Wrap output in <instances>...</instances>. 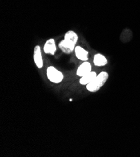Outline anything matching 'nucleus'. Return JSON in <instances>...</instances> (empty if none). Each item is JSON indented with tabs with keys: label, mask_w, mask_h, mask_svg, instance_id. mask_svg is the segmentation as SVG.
Masks as SVG:
<instances>
[{
	"label": "nucleus",
	"mask_w": 140,
	"mask_h": 157,
	"mask_svg": "<svg viewBox=\"0 0 140 157\" xmlns=\"http://www.w3.org/2000/svg\"><path fill=\"white\" fill-rule=\"evenodd\" d=\"M78 41V35L75 31L69 30L65 34L64 39L58 44L60 49L66 54H70L75 50Z\"/></svg>",
	"instance_id": "f257e3e1"
},
{
	"label": "nucleus",
	"mask_w": 140,
	"mask_h": 157,
	"mask_svg": "<svg viewBox=\"0 0 140 157\" xmlns=\"http://www.w3.org/2000/svg\"><path fill=\"white\" fill-rule=\"evenodd\" d=\"M108 77L109 75L107 72L102 71L100 73L94 80L87 85L86 88L87 90L92 93L98 91L105 84Z\"/></svg>",
	"instance_id": "f03ea898"
},
{
	"label": "nucleus",
	"mask_w": 140,
	"mask_h": 157,
	"mask_svg": "<svg viewBox=\"0 0 140 157\" xmlns=\"http://www.w3.org/2000/svg\"><path fill=\"white\" fill-rule=\"evenodd\" d=\"M46 75H47L48 79L54 83H59L64 79L63 73L52 66L47 68Z\"/></svg>",
	"instance_id": "7ed1b4c3"
},
{
	"label": "nucleus",
	"mask_w": 140,
	"mask_h": 157,
	"mask_svg": "<svg viewBox=\"0 0 140 157\" xmlns=\"http://www.w3.org/2000/svg\"><path fill=\"white\" fill-rule=\"evenodd\" d=\"M57 50L55 40L53 38L49 39L46 41L43 46V51L45 53L54 55Z\"/></svg>",
	"instance_id": "20e7f679"
},
{
	"label": "nucleus",
	"mask_w": 140,
	"mask_h": 157,
	"mask_svg": "<svg viewBox=\"0 0 140 157\" xmlns=\"http://www.w3.org/2000/svg\"><path fill=\"white\" fill-rule=\"evenodd\" d=\"M34 59L35 63L38 68H42L43 65V62L42 56L41 48L39 45L35 46L34 51Z\"/></svg>",
	"instance_id": "39448f33"
},
{
	"label": "nucleus",
	"mask_w": 140,
	"mask_h": 157,
	"mask_svg": "<svg viewBox=\"0 0 140 157\" xmlns=\"http://www.w3.org/2000/svg\"><path fill=\"white\" fill-rule=\"evenodd\" d=\"M91 65L89 62L84 61L83 63H82L79 68H77V75L79 76H84L90 72H91Z\"/></svg>",
	"instance_id": "423d86ee"
},
{
	"label": "nucleus",
	"mask_w": 140,
	"mask_h": 157,
	"mask_svg": "<svg viewBox=\"0 0 140 157\" xmlns=\"http://www.w3.org/2000/svg\"><path fill=\"white\" fill-rule=\"evenodd\" d=\"M75 53L76 57L79 59L84 61H86L88 60V55L89 53L84 48L80 46H77L75 48Z\"/></svg>",
	"instance_id": "0eeeda50"
},
{
	"label": "nucleus",
	"mask_w": 140,
	"mask_h": 157,
	"mask_svg": "<svg viewBox=\"0 0 140 157\" xmlns=\"http://www.w3.org/2000/svg\"><path fill=\"white\" fill-rule=\"evenodd\" d=\"M93 62H94V64L97 67H102L107 64V60L106 58L100 53L94 55Z\"/></svg>",
	"instance_id": "6e6552de"
},
{
	"label": "nucleus",
	"mask_w": 140,
	"mask_h": 157,
	"mask_svg": "<svg viewBox=\"0 0 140 157\" xmlns=\"http://www.w3.org/2000/svg\"><path fill=\"white\" fill-rule=\"evenodd\" d=\"M97 76V74L96 72L94 71H91L90 72L89 74L82 76V78L79 80V83L81 85H87L88 83H89L90 82H91L94 78Z\"/></svg>",
	"instance_id": "1a4fd4ad"
}]
</instances>
